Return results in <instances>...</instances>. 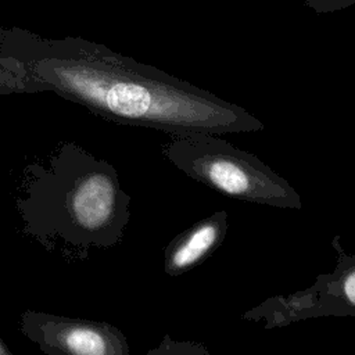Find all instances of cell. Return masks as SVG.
Returning <instances> with one entry per match:
<instances>
[{"label":"cell","instance_id":"obj_6","mask_svg":"<svg viewBox=\"0 0 355 355\" xmlns=\"http://www.w3.org/2000/svg\"><path fill=\"white\" fill-rule=\"evenodd\" d=\"M39 92H46V86L35 80L17 58L0 53V94Z\"/></svg>","mask_w":355,"mask_h":355},{"label":"cell","instance_id":"obj_3","mask_svg":"<svg viewBox=\"0 0 355 355\" xmlns=\"http://www.w3.org/2000/svg\"><path fill=\"white\" fill-rule=\"evenodd\" d=\"M165 157L193 179L225 196L280 208H301L297 191L252 154L215 133L172 135Z\"/></svg>","mask_w":355,"mask_h":355},{"label":"cell","instance_id":"obj_8","mask_svg":"<svg viewBox=\"0 0 355 355\" xmlns=\"http://www.w3.org/2000/svg\"><path fill=\"white\" fill-rule=\"evenodd\" d=\"M343 293L345 300L355 306V268L343 279Z\"/></svg>","mask_w":355,"mask_h":355},{"label":"cell","instance_id":"obj_5","mask_svg":"<svg viewBox=\"0 0 355 355\" xmlns=\"http://www.w3.org/2000/svg\"><path fill=\"white\" fill-rule=\"evenodd\" d=\"M225 219V212L214 215L173 240L165 254V270L178 275L200 262L222 239Z\"/></svg>","mask_w":355,"mask_h":355},{"label":"cell","instance_id":"obj_4","mask_svg":"<svg viewBox=\"0 0 355 355\" xmlns=\"http://www.w3.org/2000/svg\"><path fill=\"white\" fill-rule=\"evenodd\" d=\"M21 331L49 355H128L121 330L107 322L25 311Z\"/></svg>","mask_w":355,"mask_h":355},{"label":"cell","instance_id":"obj_1","mask_svg":"<svg viewBox=\"0 0 355 355\" xmlns=\"http://www.w3.org/2000/svg\"><path fill=\"white\" fill-rule=\"evenodd\" d=\"M0 53L17 58L46 92L115 123L172 135L263 128L245 110L83 37H44L0 25Z\"/></svg>","mask_w":355,"mask_h":355},{"label":"cell","instance_id":"obj_9","mask_svg":"<svg viewBox=\"0 0 355 355\" xmlns=\"http://www.w3.org/2000/svg\"><path fill=\"white\" fill-rule=\"evenodd\" d=\"M10 354H11V349L7 347V344L0 337V355H10Z\"/></svg>","mask_w":355,"mask_h":355},{"label":"cell","instance_id":"obj_7","mask_svg":"<svg viewBox=\"0 0 355 355\" xmlns=\"http://www.w3.org/2000/svg\"><path fill=\"white\" fill-rule=\"evenodd\" d=\"M304 6L318 14H327L355 6V0H304Z\"/></svg>","mask_w":355,"mask_h":355},{"label":"cell","instance_id":"obj_2","mask_svg":"<svg viewBox=\"0 0 355 355\" xmlns=\"http://www.w3.org/2000/svg\"><path fill=\"white\" fill-rule=\"evenodd\" d=\"M17 200L24 232L49 251L83 258L92 248L116 245L129 220L130 197L116 171L75 143L25 171Z\"/></svg>","mask_w":355,"mask_h":355}]
</instances>
